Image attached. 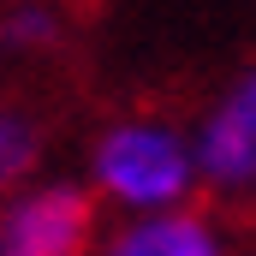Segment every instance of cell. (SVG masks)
<instances>
[{
    "instance_id": "cell-1",
    "label": "cell",
    "mask_w": 256,
    "mask_h": 256,
    "mask_svg": "<svg viewBox=\"0 0 256 256\" xmlns=\"http://www.w3.org/2000/svg\"><path fill=\"white\" fill-rule=\"evenodd\" d=\"M191 191H196L191 131H179L173 120H149V114L114 120L90 149V196L126 214L185 208Z\"/></svg>"
},
{
    "instance_id": "cell-2",
    "label": "cell",
    "mask_w": 256,
    "mask_h": 256,
    "mask_svg": "<svg viewBox=\"0 0 256 256\" xmlns=\"http://www.w3.org/2000/svg\"><path fill=\"white\" fill-rule=\"evenodd\" d=\"M96 196L72 179H36L0 196V256H90Z\"/></svg>"
},
{
    "instance_id": "cell-5",
    "label": "cell",
    "mask_w": 256,
    "mask_h": 256,
    "mask_svg": "<svg viewBox=\"0 0 256 256\" xmlns=\"http://www.w3.org/2000/svg\"><path fill=\"white\" fill-rule=\"evenodd\" d=\"M36 161H42V126L18 102L0 96V196L18 191V185H30Z\"/></svg>"
},
{
    "instance_id": "cell-3",
    "label": "cell",
    "mask_w": 256,
    "mask_h": 256,
    "mask_svg": "<svg viewBox=\"0 0 256 256\" xmlns=\"http://www.w3.org/2000/svg\"><path fill=\"white\" fill-rule=\"evenodd\" d=\"M196 185L220 196H256V66H244L191 131Z\"/></svg>"
},
{
    "instance_id": "cell-6",
    "label": "cell",
    "mask_w": 256,
    "mask_h": 256,
    "mask_svg": "<svg viewBox=\"0 0 256 256\" xmlns=\"http://www.w3.org/2000/svg\"><path fill=\"white\" fill-rule=\"evenodd\" d=\"M60 30H66L60 6H48V0H18V6L0 12V60L42 54V48L60 42Z\"/></svg>"
},
{
    "instance_id": "cell-4",
    "label": "cell",
    "mask_w": 256,
    "mask_h": 256,
    "mask_svg": "<svg viewBox=\"0 0 256 256\" xmlns=\"http://www.w3.org/2000/svg\"><path fill=\"white\" fill-rule=\"evenodd\" d=\"M96 256H232L220 226L202 208H155V214H126Z\"/></svg>"
}]
</instances>
